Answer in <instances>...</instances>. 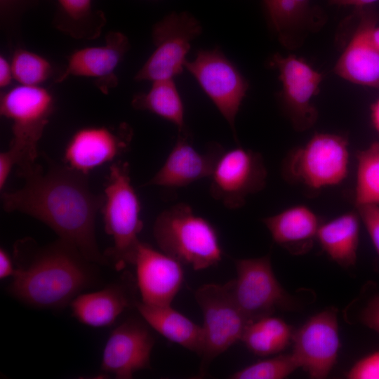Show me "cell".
<instances>
[{
  "label": "cell",
  "instance_id": "obj_1",
  "mask_svg": "<svg viewBox=\"0 0 379 379\" xmlns=\"http://www.w3.org/2000/svg\"><path fill=\"white\" fill-rule=\"evenodd\" d=\"M16 172L24 185L1 194L4 209L40 220L88 260L107 264L95 237V218L103 205L104 194L92 192L87 175L51 160L46 168L36 162L17 168Z\"/></svg>",
  "mask_w": 379,
  "mask_h": 379
},
{
  "label": "cell",
  "instance_id": "obj_2",
  "mask_svg": "<svg viewBox=\"0 0 379 379\" xmlns=\"http://www.w3.org/2000/svg\"><path fill=\"white\" fill-rule=\"evenodd\" d=\"M13 253L17 264L8 292L29 306L63 308L97 281V264L60 239L40 246L24 238L15 242Z\"/></svg>",
  "mask_w": 379,
  "mask_h": 379
},
{
  "label": "cell",
  "instance_id": "obj_3",
  "mask_svg": "<svg viewBox=\"0 0 379 379\" xmlns=\"http://www.w3.org/2000/svg\"><path fill=\"white\" fill-rule=\"evenodd\" d=\"M153 234L162 252L194 270L216 266L222 258L214 226L185 203L160 213L154 223Z\"/></svg>",
  "mask_w": 379,
  "mask_h": 379
},
{
  "label": "cell",
  "instance_id": "obj_4",
  "mask_svg": "<svg viewBox=\"0 0 379 379\" xmlns=\"http://www.w3.org/2000/svg\"><path fill=\"white\" fill-rule=\"evenodd\" d=\"M101 211L105 232L113 239V246L105 256L112 260L117 270L133 265L143 222L140 202L131 184L127 162L117 161L110 166Z\"/></svg>",
  "mask_w": 379,
  "mask_h": 379
},
{
  "label": "cell",
  "instance_id": "obj_5",
  "mask_svg": "<svg viewBox=\"0 0 379 379\" xmlns=\"http://www.w3.org/2000/svg\"><path fill=\"white\" fill-rule=\"evenodd\" d=\"M349 168L346 137L317 133L288 154L283 161L282 174L288 181L320 190L341 184L347 177Z\"/></svg>",
  "mask_w": 379,
  "mask_h": 379
},
{
  "label": "cell",
  "instance_id": "obj_6",
  "mask_svg": "<svg viewBox=\"0 0 379 379\" xmlns=\"http://www.w3.org/2000/svg\"><path fill=\"white\" fill-rule=\"evenodd\" d=\"M54 98L41 86H16L0 99V113L12 122L9 149L17 160V168L33 165L38 144L53 112Z\"/></svg>",
  "mask_w": 379,
  "mask_h": 379
},
{
  "label": "cell",
  "instance_id": "obj_7",
  "mask_svg": "<svg viewBox=\"0 0 379 379\" xmlns=\"http://www.w3.org/2000/svg\"><path fill=\"white\" fill-rule=\"evenodd\" d=\"M194 298L204 317V351L198 376H204L211 362L241 341L251 324L236 304L227 283L207 284L198 288Z\"/></svg>",
  "mask_w": 379,
  "mask_h": 379
},
{
  "label": "cell",
  "instance_id": "obj_8",
  "mask_svg": "<svg viewBox=\"0 0 379 379\" xmlns=\"http://www.w3.org/2000/svg\"><path fill=\"white\" fill-rule=\"evenodd\" d=\"M237 277L227 282L232 295L251 323L293 307V299L275 277L270 255L234 260Z\"/></svg>",
  "mask_w": 379,
  "mask_h": 379
},
{
  "label": "cell",
  "instance_id": "obj_9",
  "mask_svg": "<svg viewBox=\"0 0 379 379\" xmlns=\"http://www.w3.org/2000/svg\"><path fill=\"white\" fill-rule=\"evenodd\" d=\"M202 27L192 15L171 13L157 22L152 32L155 49L137 72V81L173 79L180 74L187 61L191 43Z\"/></svg>",
  "mask_w": 379,
  "mask_h": 379
},
{
  "label": "cell",
  "instance_id": "obj_10",
  "mask_svg": "<svg viewBox=\"0 0 379 379\" xmlns=\"http://www.w3.org/2000/svg\"><path fill=\"white\" fill-rule=\"evenodd\" d=\"M236 136L235 119L249 88L248 82L219 48L200 50L185 64Z\"/></svg>",
  "mask_w": 379,
  "mask_h": 379
},
{
  "label": "cell",
  "instance_id": "obj_11",
  "mask_svg": "<svg viewBox=\"0 0 379 379\" xmlns=\"http://www.w3.org/2000/svg\"><path fill=\"white\" fill-rule=\"evenodd\" d=\"M267 175L259 152L242 147L225 150L210 177L211 195L229 209L239 208L265 187Z\"/></svg>",
  "mask_w": 379,
  "mask_h": 379
},
{
  "label": "cell",
  "instance_id": "obj_12",
  "mask_svg": "<svg viewBox=\"0 0 379 379\" xmlns=\"http://www.w3.org/2000/svg\"><path fill=\"white\" fill-rule=\"evenodd\" d=\"M270 65L279 72L281 103L293 126L298 131L310 128L318 117L312 100L319 92L322 74L294 55L275 54Z\"/></svg>",
  "mask_w": 379,
  "mask_h": 379
},
{
  "label": "cell",
  "instance_id": "obj_13",
  "mask_svg": "<svg viewBox=\"0 0 379 379\" xmlns=\"http://www.w3.org/2000/svg\"><path fill=\"white\" fill-rule=\"evenodd\" d=\"M292 354L311 378H326L335 366L340 347L338 310L330 307L312 316L294 331Z\"/></svg>",
  "mask_w": 379,
  "mask_h": 379
},
{
  "label": "cell",
  "instance_id": "obj_14",
  "mask_svg": "<svg viewBox=\"0 0 379 379\" xmlns=\"http://www.w3.org/2000/svg\"><path fill=\"white\" fill-rule=\"evenodd\" d=\"M147 325L144 319L132 317L112 331L103 350L102 375L130 379L136 372L150 368L155 340Z\"/></svg>",
  "mask_w": 379,
  "mask_h": 379
},
{
  "label": "cell",
  "instance_id": "obj_15",
  "mask_svg": "<svg viewBox=\"0 0 379 379\" xmlns=\"http://www.w3.org/2000/svg\"><path fill=\"white\" fill-rule=\"evenodd\" d=\"M131 128L125 123L117 128L86 126L77 130L64 152L67 166L87 175L91 171L121 156L130 145Z\"/></svg>",
  "mask_w": 379,
  "mask_h": 379
},
{
  "label": "cell",
  "instance_id": "obj_16",
  "mask_svg": "<svg viewBox=\"0 0 379 379\" xmlns=\"http://www.w3.org/2000/svg\"><path fill=\"white\" fill-rule=\"evenodd\" d=\"M133 265L142 302L157 306L171 305L184 282L182 264L140 241Z\"/></svg>",
  "mask_w": 379,
  "mask_h": 379
},
{
  "label": "cell",
  "instance_id": "obj_17",
  "mask_svg": "<svg viewBox=\"0 0 379 379\" xmlns=\"http://www.w3.org/2000/svg\"><path fill=\"white\" fill-rule=\"evenodd\" d=\"M224 151L221 145L212 142L204 152H199L192 145L189 130L178 132L164 164L147 185L177 188L210 178Z\"/></svg>",
  "mask_w": 379,
  "mask_h": 379
},
{
  "label": "cell",
  "instance_id": "obj_18",
  "mask_svg": "<svg viewBox=\"0 0 379 379\" xmlns=\"http://www.w3.org/2000/svg\"><path fill=\"white\" fill-rule=\"evenodd\" d=\"M359 22L334 67L340 77L358 85L379 88V49L372 39L375 12L358 8Z\"/></svg>",
  "mask_w": 379,
  "mask_h": 379
},
{
  "label": "cell",
  "instance_id": "obj_19",
  "mask_svg": "<svg viewBox=\"0 0 379 379\" xmlns=\"http://www.w3.org/2000/svg\"><path fill=\"white\" fill-rule=\"evenodd\" d=\"M128 48L126 36L119 32H111L106 35L104 45L74 51L56 82H62L69 77L94 78L97 86L107 93L117 85L114 72Z\"/></svg>",
  "mask_w": 379,
  "mask_h": 379
},
{
  "label": "cell",
  "instance_id": "obj_20",
  "mask_svg": "<svg viewBox=\"0 0 379 379\" xmlns=\"http://www.w3.org/2000/svg\"><path fill=\"white\" fill-rule=\"evenodd\" d=\"M135 286L126 274L101 290L80 293L69 305L72 314L79 321L89 326H109L125 310L132 306L135 307L138 301Z\"/></svg>",
  "mask_w": 379,
  "mask_h": 379
},
{
  "label": "cell",
  "instance_id": "obj_21",
  "mask_svg": "<svg viewBox=\"0 0 379 379\" xmlns=\"http://www.w3.org/2000/svg\"><path fill=\"white\" fill-rule=\"evenodd\" d=\"M262 221L273 241L293 255L311 250L321 224L316 213L303 204L290 206Z\"/></svg>",
  "mask_w": 379,
  "mask_h": 379
},
{
  "label": "cell",
  "instance_id": "obj_22",
  "mask_svg": "<svg viewBox=\"0 0 379 379\" xmlns=\"http://www.w3.org/2000/svg\"><path fill=\"white\" fill-rule=\"evenodd\" d=\"M269 22L285 46H297L307 32L320 25L324 16L310 0H262Z\"/></svg>",
  "mask_w": 379,
  "mask_h": 379
},
{
  "label": "cell",
  "instance_id": "obj_23",
  "mask_svg": "<svg viewBox=\"0 0 379 379\" xmlns=\"http://www.w3.org/2000/svg\"><path fill=\"white\" fill-rule=\"evenodd\" d=\"M146 323L164 338L202 356L205 337L202 326L173 309L171 305L157 306L137 301L135 305Z\"/></svg>",
  "mask_w": 379,
  "mask_h": 379
},
{
  "label": "cell",
  "instance_id": "obj_24",
  "mask_svg": "<svg viewBox=\"0 0 379 379\" xmlns=\"http://www.w3.org/2000/svg\"><path fill=\"white\" fill-rule=\"evenodd\" d=\"M361 219L357 211L346 212L321 223L317 240L328 257L343 267L355 265Z\"/></svg>",
  "mask_w": 379,
  "mask_h": 379
},
{
  "label": "cell",
  "instance_id": "obj_25",
  "mask_svg": "<svg viewBox=\"0 0 379 379\" xmlns=\"http://www.w3.org/2000/svg\"><path fill=\"white\" fill-rule=\"evenodd\" d=\"M150 89L135 95L132 107L138 110L148 111L173 123L178 132L188 130L185 122L182 100L173 79L152 82Z\"/></svg>",
  "mask_w": 379,
  "mask_h": 379
},
{
  "label": "cell",
  "instance_id": "obj_26",
  "mask_svg": "<svg viewBox=\"0 0 379 379\" xmlns=\"http://www.w3.org/2000/svg\"><path fill=\"white\" fill-rule=\"evenodd\" d=\"M293 333L291 325L270 315L251 322L241 341L253 354L267 357L284 351L292 342Z\"/></svg>",
  "mask_w": 379,
  "mask_h": 379
},
{
  "label": "cell",
  "instance_id": "obj_27",
  "mask_svg": "<svg viewBox=\"0 0 379 379\" xmlns=\"http://www.w3.org/2000/svg\"><path fill=\"white\" fill-rule=\"evenodd\" d=\"M354 203L356 206H379V142L371 143L357 154Z\"/></svg>",
  "mask_w": 379,
  "mask_h": 379
},
{
  "label": "cell",
  "instance_id": "obj_28",
  "mask_svg": "<svg viewBox=\"0 0 379 379\" xmlns=\"http://www.w3.org/2000/svg\"><path fill=\"white\" fill-rule=\"evenodd\" d=\"M13 79L20 85L41 86L52 74V66L44 57L27 49L15 51L11 60Z\"/></svg>",
  "mask_w": 379,
  "mask_h": 379
},
{
  "label": "cell",
  "instance_id": "obj_29",
  "mask_svg": "<svg viewBox=\"0 0 379 379\" xmlns=\"http://www.w3.org/2000/svg\"><path fill=\"white\" fill-rule=\"evenodd\" d=\"M292 353L278 354L239 370L230 375L231 379H282L298 368Z\"/></svg>",
  "mask_w": 379,
  "mask_h": 379
},
{
  "label": "cell",
  "instance_id": "obj_30",
  "mask_svg": "<svg viewBox=\"0 0 379 379\" xmlns=\"http://www.w3.org/2000/svg\"><path fill=\"white\" fill-rule=\"evenodd\" d=\"M349 379H379V351L356 362L346 374Z\"/></svg>",
  "mask_w": 379,
  "mask_h": 379
},
{
  "label": "cell",
  "instance_id": "obj_31",
  "mask_svg": "<svg viewBox=\"0 0 379 379\" xmlns=\"http://www.w3.org/2000/svg\"><path fill=\"white\" fill-rule=\"evenodd\" d=\"M356 207L361 222L364 225L379 256V206L366 204Z\"/></svg>",
  "mask_w": 379,
  "mask_h": 379
},
{
  "label": "cell",
  "instance_id": "obj_32",
  "mask_svg": "<svg viewBox=\"0 0 379 379\" xmlns=\"http://www.w3.org/2000/svg\"><path fill=\"white\" fill-rule=\"evenodd\" d=\"M57 1L65 15L73 22H81L91 13L92 0Z\"/></svg>",
  "mask_w": 379,
  "mask_h": 379
},
{
  "label": "cell",
  "instance_id": "obj_33",
  "mask_svg": "<svg viewBox=\"0 0 379 379\" xmlns=\"http://www.w3.org/2000/svg\"><path fill=\"white\" fill-rule=\"evenodd\" d=\"M359 321L379 334V294L371 298L361 311Z\"/></svg>",
  "mask_w": 379,
  "mask_h": 379
},
{
  "label": "cell",
  "instance_id": "obj_34",
  "mask_svg": "<svg viewBox=\"0 0 379 379\" xmlns=\"http://www.w3.org/2000/svg\"><path fill=\"white\" fill-rule=\"evenodd\" d=\"M18 161L15 154L8 148L0 154V189L2 190L8 178Z\"/></svg>",
  "mask_w": 379,
  "mask_h": 379
},
{
  "label": "cell",
  "instance_id": "obj_35",
  "mask_svg": "<svg viewBox=\"0 0 379 379\" xmlns=\"http://www.w3.org/2000/svg\"><path fill=\"white\" fill-rule=\"evenodd\" d=\"M15 267L13 262L7 251L1 248L0 249V278L5 279L12 277L15 272Z\"/></svg>",
  "mask_w": 379,
  "mask_h": 379
},
{
  "label": "cell",
  "instance_id": "obj_36",
  "mask_svg": "<svg viewBox=\"0 0 379 379\" xmlns=\"http://www.w3.org/2000/svg\"><path fill=\"white\" fill-rule=\"evenodd\" d=\"M13 79L11 62L4 55L0 56V88H6Z\"/></svg>",
  "mask_w": 379,
  "mask_h": 379
},
{
  "label": "cell",
  "instance_id": "obj_37",
  "mask_svg": "<svg viewBox=\"0 0 379 379\" xmlns=\"http://www.w3.org/2000/svg\"><path fill=\"white\" fill-rule=\"evenodd\" d=\"M331 4L338 6H354L357 8L365 7L378 0H328Z\"/></svg>",
  "mask_w": 379,
  "mask_h": 379
},
{
  "label": "cell",
  "instance_id": "obj_38",
  "mask_svg": "<svg viewBox=\"0 0 379 379\" xmlns=\"http://www.w3.org/2000/svg\"><path fill=\"white\" fill-rule=\"evenodd\" d=\"M371 119L379 137V98L371 105Z\"/></svg>",
  "mask_w": 379,
  "mask_h": 379
},
{
  "label": "cell",
  "instance_id": "obj_39",
  "mask_svg": "<svg viewBox=\"0 0 379 379\" xmlns=\"http://www.w3.org/2000/svg\"><path fill=\"white\" fill-rule=\"evenodd\" d=\"M372 39L376 47L379 49V26L377 25L372 30Z\"/></svg>",
  "mask_w": 379,
  "mask_h": 379
},
{
  "label": "cell",
  "instance_id": "obj_40",
  "mask_svg": "<svg viewBox=\"0 0 379 379\" xmlns=\"http://www.w3.org/2000/svg\"><path fill=\"white\" fill-rule=\"evenodd\" d=\"M7 0H1V3H5Z\"/></svg>",
  "mask_w": 379,
  "mask_h": 379
}]
</instances>
